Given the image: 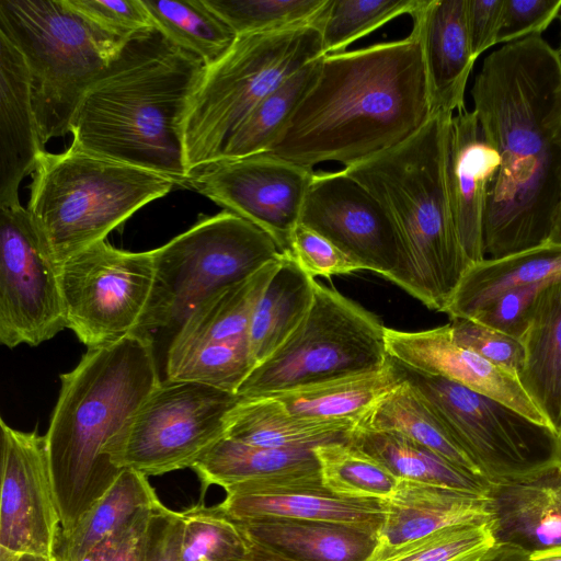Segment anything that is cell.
I'll return each mask as SVG.
<instances>
[{"label":"cell","instance_id":"cell-45","mask_svg":"<svg viewBox=\"0 0 561 561\" xmlns=\"http://www.w3.org/2000/svg\"><path fill=\"white\" fill-rule=\"evenodd\" d=\"M448 325L457 344L517 378L524 363L520 340L471 319H451Z\"/></svg>","mask_w":561,"mask_h":561},{"label":"cell","instance_id":"cell-10","mask_svg":"<svg viewBox=\"0 0 561 561\" xmlns=\"http://www.w3.org/2000/svg\"><path fill=\"white\" fill-rule=\"evenodd\" d=\"M385 330L376 316L317 282L300 325L252 369L237 394L255 398L380 371L388 364Z\"/></svg>","mask_w":561,"mask_h":561},{"label":"cell","instance_id":"cell-41","mask_svg":"<svg viewBox=\"0 0 561 561\" xmlns=\"http://www.w3.org/2000/svg\"><path fill=\"white\" fill-rule=\"evenodd\" d=\"M421 0H328L318 16L323 56L346 51L367 36L403 14L411 15Z\"/></svg>","mask_w":561,"mask_h":561},{"label":"cell","instance_id":"cell-34","mask_svg":"<svg viewBox=\"0 0 561 561\" xmlns=\"http://www.w3.org/2000/svg\"><path fill=\"white\" fill-rule=\"evenodd\" d=\"M347 443L385 466L398 479L438 484L486 495L490 483L425 446L391 431L355 427Z\"/></svg>","mask_w":561,"mask_h":561},{"label":"cell","instance_id":"cell-44","mask_svg":"<svg viewBox=\"0 0 561 561\" xmlns=\"http://www.w3.org/2000/svg\"><path fill=\"white\" fill-rule=\"evenodd\" d=\"M89 25L121 44L154 30L142 0H66Z\"/></svg>","mask_w":561,"mask_h":561},{"label":"cell","instance_id":"cell-36","mask_svg":"<svg viewBox=\"0 0 561 561\" xmlns=\"http://www.w3.org/2000/svg\"><path fill=\"white\" fill-rule=\"evenodd\" d=\"M355 427L399 433L425 446L454 466L481 477L415 392L402 380Z\"/></svg>","mask_w":561,"mask_h":561},{"label":"cell","instance_id":"cell-57","mask_svg":"<svg viewBox=\"0 0 561 561\" xmlns=\"http://www.w3.org/2000/svg\"><path fill=\"white\" fill-rule=\"evenodd\" d=\"M559 20H560V25H561V15L559 16ZM556 50H557L559 57L561 58V38H560V44Z\"/></svg>","mask_w":561,"mask_h":561},{"label":"cell","instance_id":"cell-15","mask_svg":"<svg viewBox=\"0 0 561 561\" xmlns=\"http://www.w3.org/2000/svg\"><path fill=\"white\" fill-rule=\"evenodd\" d=\"M300 224L325 237L365 271L400 285L408 266L400 231L386 207L343 169L313 173Z\"/></svg>","mask_w":561,"mask_h":561},{"label":"cell","instance_id":"cell-5","mask_svg":"<svg viewBox=\"0 0 561 561\" xmlns=\"http://www.w3.org/2000/svg\"><path fill=\"white\" fill-rule=\"evenodd\" d=\"M453 116H433L403 144L343 168L386 207L400 231L408 266L399 287L439 312L471 265L446 188V138Z\"/></svg>","mask_w":561,"mask_h":561},{"label":"cell","instance_id":"cell-22","mask_svg":"<svg viewBox=\"0 0 561 561\" xmlns=\"http://www.w3.org/2000/svg\"><path fill=\"white\" fill-rule=\"evenodd\" d=\"M204 491L226 492L323 485L313 449H276L220 438L193 467Z\"/></svg>","mask_w":561,"mask_h":561},{"label":"cell","instance_id":"cell-28","mask_svg":"<svg viewBox=\"0 0 561 561\" xmlns=\"http://www.w3.org/2000/svg\"><path fill=\"white\" fill-rule=\"evenodd\" d=\"M561 279V245L547 242L469 266L444 310L449 319H469L502 293Z\"/></svg>","mask_w":561,"mask_h":561},{"label":"cell","instance_id":"cell-3","mask_svg":"<svg viewBox=\"0 0 561 561\" xmlns=\"http://www.w3.org/2000/svg\"><path fill=\"white\" fill-rule=\"evenodd\" d=\"M205 70L156 28L135 36L82 96L70 147L186 187L183 124Z\"/></svg>","mask_w":561,"mask_h":561},{"label":"cell","instance_id":"cell-38","mask_svg":"<svg viewBox=\"0 0 561 561\" xmlns=\"http://www.w3.org/2000/svg\"><path fill=\"white\" fill-rule=\"evenodd\" d=\"M253 368L248 339L206 342L168 352L163 379L202 383L237 394Z\"/></svg>","mask_w":561,"mask_h":561},{"label":"cell","instance_id":"cell-29","mask_svg":"<svg viewBox=\"0 0 561 561\" xmlns=\"http://www.w3.org/2000/svg\"><path fill=\"white\" fill-rule=\"evenodd\" d=\"M399 383L388 356V364L380 371L334 379L267 397L276 399L300 420L354 428Z\"/></svg>","mask_w":561,"mask_h":561},{"label":"cell","instance_id":"cell-50","mask_svg":"<svg viewBox=\"0 0 561 561\" xmlns=\"http://www.w3.org/2000/svg\"><path fill=\"white\" fill-rule=\"evenodd\" d=\"M504 0H467V28L477 59L496 44Z\"/></svg>","mask_w":561,"mask_h":561},{"label":"cell","instance_id":"cell-12","mask_svg":"<svg viewBox=\"0 0 561 561\" xmlns=\"http://www.w3.org/2000/svg\"><path fill=\"white\" fill-rule=\"evenodd\" d=\"M239 401L214 387L162 379L133 417L113 461L147 477L192 468L226 435Z\"/></svg>","mask_w":561,"mask_h":561},{"label":"cell","instance_id":"cell-31","mask_svg":"<svg viewBox=\"0 0 561 561\" xmlns=\"http://www.w3.org/2000/svg\"><path fill=\"white\" fill-rule=\"evenodd\" d=\"M354 428L300 420L276 399L263 396L240 398L228 415L225 436L266 448L314 449L324 444L347 442Z\"/></svg>","mask_w":561,"mask_h":561},{"label":"cell","instance_id":"cell-46","mask_svg":"<svg viewBox=\"0 0 561 561\" xmlns=\"http://www.w3.org/2000/svg\"><path fill=\"white\" fill-rule=\"evenodd\" d=\"M285 254L312 278L365 271L325 237L300 222L291 234L289 249Z\"/></svg>","mask_w":561,"mask_h":561},{"label":"cell","instance_id":"cell-18","mask_svg":"<svg viewBox=\"0 0 561 561\" xmlns=\"http://www.w3.org/2000/svg\"><path fill=\"white\" fill-rule=\"evenodd\" d=\"M385 342L387 354L402 365L486 394L540 424L549 425L517 378L457 344L448 323L422 331L386 328Z\"/></svg>","mask_w":561,"mask_h":561},{"label":"cell","instance_id":"cell-32","mask_svg":"<svg viewBox=\"0 0 561 561\" xmlns=\"http://www.w3.org/2000/svg\"><path fill=\"white\" fill-rule=\"evenodd\" d=\"M316 280L288 255L283 259L254 309L248 342L254 367L300 325L314 296Z\"/></svg>","mask_w":561,"mask_h":561},{"label":"cell","instance_id":"cell-43","mask_svg":"<svg viewBox=\"0 0 561 561\" xmlns=\"http://www.w3.org/2000/svg\"><path fill=\"white\" fill-rule=\"evenodd\" d=\"M328 0H205L237 36L314 25Z\"/></svg>","mask_w":561,"mask_h":561},{"label":"cell","instance_id":"cell-24","mask_svg":"<svg viewBox=\"0 0 561 561\" xmlns=\"http://www.w3.org/2000/svg\"><path fill=\"white\" fill-rule=\"evenodd\" d=\"M219 506L232 518H290L344 524L379 533L386 502L342 497L324 485L226 492Z\"/></svg>","mask_w":561,"mask_h":561},{"label":"cell","instance_id":"cell-39","mask_svg":"<svg viewBox=\"0 0 561 561\" xmlns=\"http://www.w3.org/2000/svg\"><path fill=\"white\" fill-rule=\"evenodd\" d=\"M323 485L333 494L359 500L389 501L399 483L385 466L347 442L313 449Z\"/></svg>","mask_w":561,"mask_h":561},{"label":"cell","instance_id":"cell-49","mask_svg":"<svg viewBox=\"0 0 561 561\" xmlns=\"http://www.w3.org/2000/svg\"><path fill=\"white\" fill-rule=\"evenodd\" d=\"M182 527V513L159 501L150 511L141 561H181Z\"/></svg>","mask_w":561,"mask_h":561},{"label":"cell","instance_id":"cell-27","mask_svg":"<svg viewBox=\"0 0 561 561\" xmlns=\"http://www.w3.org/2000/svg\"><path fill=\"white\" fill-rule=\"evenodd\" d=\"M524 363L517 376L524 391L558 433L561 430V279L537 295L520 339Z\"/></svg>","mask_w":561,"mask_h":561},{"label":"cell","instance_id":"cell-30","mask_svg":"<svg viewBox=\"0 0 561 561\" xmlns=\"http://www.w3.org/2000/svg\"><path fill=\"white\" fill-rule=\"evenodd\" d=\"M159 501L147 476L124 469L77 525L60 533L55 558L57 561H83L96 547L131 525Z\"/></svg>","mask_w":561,"mask_h":561},{"label":"cell","instance_id":"cell-42","mask_svg":"<svg viewBox=\"0 0 561 561\" xmlns=\"http://www.w3.org/2000/svg\"><path fill=\"white\" fill-rule=\"evenodd\" d=\"M495 545L491 520L466 523L405 542L378 546L368 561H476Z\"/></svg>","mask_w":561,"mask_h":561},{"label":"cell","instance_id":"cell-2","mask_svg":"<svg viewBox=\"0 0 561 561\" xmlns=\"http://www.w3.org/2000/svg\"><path fill=\"white\" fill-rule=\"evenodd\" d=\"M432 118L420 42L409 36L321 57L317 77L264 152L313 169L388 151Z\"/></svg>","mask_w":561,"mask_h":561},{"label":"cell","instance_id":"cell-47","mask_svg":"<svg viewBox=\"0 0 561 561\" xmlns=\"http://www.w3.org/2000/svg\"><path fill=\"white\" fill-rule=\"evenodd\" d=\"M547 284L511 288L469 319L520 340L528 324L531 306Z\"/></svg>","mask_w":561,"mask_h":561},{"label":"cell","instance_id":"cell-14","mask_svg":"<svg viewBox=\"0 0 561 561\" xmlns=\"http://www.w3.org/2000/svg\"><path fill=\"white\" fill-rule=\"evenodd\" d=\"M65 329L59 265L26 208L0 207V342L37 346Z\"/></svg>","mask_w":561,"mask_h":561},{"label":"cell","instance_id":"cell-4","mask_svg":"<svg viewBox=\"0 0 561 561\" xmlns=\"http://www.w3.org/2000/svg\"><path fill=\"white\" fill-rule=\"evenodd\" d=\"M153 342L133 333L88 348L60 375L46 440L61 531L71 530L122 473L114 451L162 380Z\"/></svg>","mask_w":561,"mask_h":561},{"label":"cell","instance_id":"cell-54","mask_svg":"<svg viewBox=\"0 0 561 561\" xmlns=\"http://www.w3.org/2000/svg\"><path fill=\"white\" fill-rule=\"evenodd\" d=\"M0 561H57V559L34 553L13 554L0 552Z\"/></svg>","mask_w":561,"mask_h":561},{"label":"cell","instance_id":"cell-19","mask_svg":"<svg viewBox=\"0 0 561 561\" xmlns=\"http://www.w3.org/2000/svg\"><path fill=\"white\" fill-rule=\"evenodd\" d=\"M500 165L474 111L454 115L448 125L445 180L461 248L472 265L485 257L483 224L489 190Z\"/></svg>","mask_w":561,"mask_h":561},{"label":"cell","instance_id":"cell-40","mask_svg":"<svg viewBox=\"0 0 561 561\" xmlns=\"http://www.w3.org/2000/svg\"><path fill=\"white\" fill-rule=\"evenodd\" d=\"M181 561H247L252 542L220 506L199 502L181 512Z\"/></svg>","mask_w":561,"mask_h":561},{"label":"cell","instance_id":"cell-55","mask_svg":"<svg viewBox=\"0 0 561 561\" xmlns=\"http://www.w3.org/2000/svg\"><path fill=\"white\" fill-rule=\"evenodd\" d=\"M528 561H561V546L528 554Z\"/></svg>","mask_w":561,"mask_h":561},{"label":"cell","instance_id":"cell-56","mask_svg":"<svg viewBox=\"0 0 561 561\" xmlns=\"http://www.w3.org/2000/svg\"><path fill=\"white\" fill-rule=\"evenodd\" d=\"M549 242L561 245V198L556 214L552 232Z\"/></svg>","mask_w":561,"mask_h":561},{"label":"cell","instance_id":"cell-51","mask_svg":"<svg viewBox=\"0 0 561 561\" xmlns=\"http://www.w3.org/2000/svg\"><path fill=\"white\" fill-rule=\"evenodd\" d=\"M150 511L96 547L83 561H141Z\"/></svg>","mask_w":561,"mask_h":561},{"label":"cell","instance_id":"cell-52","mask_svg":"<svg viewBox=\"0 0 561 561\" xmlns=\"http://www.w3.org/2000/svg\"><path fill=\"white\" fill-rule=\"evenodd\" d=\"M476 561H528V556L514 547L496 543Z\"/></svg>","mask_w":561,"mask_h":561},{"label":"cell","instance_id":"cell-25","mask_svg":"<svg viewBox=\"0 0 561 561\" xmlns=\"http://www.w3.org/2000/svg\"><path fill=\"white\" fill-rule=\"evenodd\" d=\"M490 519L485 495L399 479L392 497L386 502L379 546L405 542L453 525Z\"/></svg>","mask_w":561,"mask_h":561},{"label":"cell","instance_id":"cell-35","mask_svg":"<svg viewBox=\"0 0 561 561\" xmlns=\"http://www.w3.org/2000/svg\"><path fill=\"white\" fill-rule=\"evenodd\" d=\"M154 28L171 44L201 59L207 67L221 59L236 33L205 0H142Z\"/></svg>","mask_w":561,"mask_h":561},{"label":"cell","instance_id":"cell-23","mask_svg":"<svg viewBox=\"0 0 561 561\" xmlns=\"http://www.w3.org/2000/svg\"><path fill=\"white\" fill-rule=\"evenodd\" d=\"M43 151L27 68L0 33V207L20 204V184L33 174Z\"/></svg>","mask_w":561,"mask_h":561},{"label":"cell","instance_id":"cell-26","mask_svg":"<svg viewBox=\"0 0 561 561\" xmlns=\"http://www.w3.org/2000/svg\"><path fill=\"white\" fill-rule=\"evenodd\" d=\"M238 523L252 543L295 561H368L379 546L378 534L344 524L274 517Z\"/></svg>","mask_w":561,"mask_h":561},{"label":"cell","instance_id":"cell-16","mask_svg":"<svg viewBox=\"0 0 561 561\" xmlns=\"http://www.w3.org/2000/svg\"><path fill=\"white\" fill-rule=\"evenodd\" d=\"M313 173L311 168L261 153L217 161L193 174L186 187L252 222L286 253Z\"/></svg>","mask_w":561,"mask_h":561},{"label":"cell","instance_id":"cell-9","mask_svg":"<svg viewBox=\"0 0 561 561\" xmlns=\"http://www.w3.org/2000/svg\"><path fill=\"white\" fill-rule=\"evenodd\" d=\"M322 56L314 25L238 36L206 68L186 113L183 142L190 178L219 160L234 130L265 96Z\"/></svg>","mask_w":561,"mask_h":561},{"label":"cell","instance_id":"cell-1","mask_svg":"<svg viewBox=\"0 0 561 561\" xmlns=\"http://www.w3.org/2000/svg\"><path fill=\"white\" fill-rule=\"evenodd\" d=\"M471 95L500 165L483 224L485 257L549 242L561 198V58L541 35L483 61Z\"/></svg>","mask_w":561,"mask_h":561},{"label":"cell","instance_id":"cell-7","mask_svg":"<svg viewBox=\"0 0 561 561\" xmlns=\"http://www.w3.org/2000/svg\"><path fill=\"white\" fill-rule=\"evenodd\" d=\"M0 33L24 59L43 145L70 133L82 96L126 44L95 31L66 0H0Z\"/></svg>","mask_w":561,"mask_h":561},{"label":"cell","instance_id":"cell-53","mask_svg":"<svg viewBox=\"0 0 561 561\" xmlns=\"http://www.w3.org/2000/svg\"><path fill=\"white\" fill-rule=\"evenodd\" d=\"M247 561H295V560L280 557L276 553H273L268 550H265V549L252 543L251 554L249 556Z\"/></svg>","mask_w":561,"mask_h":561},{"label":"cell","instance_id":"cell-21","mask_svg":"<svg viewBox=\"0 0 561 561\" xmlns=\"http://www.w3.org/2000/svg\"><path fill=\"white\" fill-rule=\"evenodd\" d=\"M410 16L422 49L432 117L465 111V90L477 60L467 28V0H421Z\"/></svg>","mask_w":561,"mask_h":561},{"label":"cell","instance_id":"cell-48","mask_svg":"<svg viewBox=\"0 0 561 561\" xmlns=\"http://www.w3.org/2000/svg\"><path fill=\"white\" fill-rule=\"evenodd\" d=\"M560 11L561 0H504L496 44L541 35Z\"/></svg>","mask_w":561,"mask_h":561},{"label":"cell","instance_id":"cell-6","mask_svg":"<svg viewBox=\"0 0 561 561\" xmlns=\"http://www.w3.org/2000/svg\"><path fill=\"white\" fill-rule=\"evenodd\" d=\"M176 185L158 173L69 148L43 151L31 184V221L58 265L104 241Z\"/></svg>","mask_w":561,"mask_h":561},{"label":"cell","instance_id":"cell-17","mask_svg":"<svg viewBox=\"0 0 561 561\" xmlns=\"http://www.w3.org/2000/svg\"><path fill=\"white\" fill-rule=\"evenodd\" d=\"M0 552L55 558L61 531L46 435L0 420Z\"/></svg>","mask_w":561,"mask_h":561},{"label":"cell","instance_id":"cell-33","mask_svg":"<svg viewBox=\"0 0 561 561\" xmlns=\"http://www.w3.org/2000/svg\"><path fill=\"white\" fill-rule=\"evenodd\" d=\"M282 259L201 302L174 335L165 354L199 343L248 339L254 309Z\"/></svg>","mask_w":561,"mask_h":561},{"label":"cell","instance_id":"cell-11","mask_svg":"<svg viewBox=\"0 0 561 561\" xmlns=\"http://www.w3.org/2000/svg\"><path fill=\"white\" fill-rule=\"evenodd\" d=\"M389 362L490 484L561 461L560 437L549 425L457 382L416 371L390 356Z\"/></svg>","mask_w":561,"mask_h":561},{"label":"cell","instance_id":"cell-37","mask_svg":"<svg viewBox=\"0 0 561 561\" xmlns=\"http://www.w3.org/2000/svg\"><path fill=\"white\" fill-rule=\"evenodd\" d=\"M320 59L307 64L265 96L234 130L218 161L266 152L313 83Z\"/></svg>","mask_w":561,"mask_h":561},{"label":"cell","instance_id":"cell-13","mask_svg":"<svg viewBox=\"0 0 561 561\" xmlns=\"http://www.w3.org/2000/svg\"><path fill=\"white\" fill-rule=\"evenodd\" d=\"M156 277L153 250L131 252L106 240L59 265L67 329L88 348L137 333Z\"/></svg>","mask_w":561,"mask_h":561},{"label":"cell","instance_id":"cell-8","mask_svg":"<svg viewBox=\"0 0 561 561\" xmlns=\"http://www.w3.org/2000/svg\"><path fill=\"white\" fill-rule=\"evenodd\" d=\"M156 277L151 299L137 333L165 352L194 309L214 294L240 283L283 252L262 229L224 210L205 217L153 249Z\"/></svg>","mask_w":561,"mask_h":561},{"label":"cell","instance_id":"cell-20","mask_svg":"<svg viewBox=\"0 0 561 561\" xmlns=\"http://www.w3.org/2000/svg\"><path fill=\"white\" fill-rule=\"evenodd\" d=\"M485 496L496 543L527 556L561 546V461L491 483Z\"/></svg>","mask_w":561,"mask_h":561},{"label":"cell","instance_id":"cell-58","mask_svg":"<svg viewBox=\"0 0 561 561\" xmlns=\"http://www.w3.org/2000/svg\"><path fill=\"white\" fill-rule=\"evenodd\" d=\"M559 437H560V443H561V430H560V432H559Z\"/></svg>","mask_w":561,"mask_h":561}]
</instances>
